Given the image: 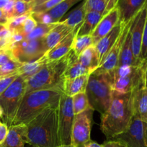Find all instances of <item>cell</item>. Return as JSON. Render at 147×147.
Instances as JSON below:
<instances>
[{"instance_id": "cell-2", "label": "cell", "mask_w": 147, "mask_h": 147, "mask_svg": "<svg viewBox=\"0 0 147 147\" xmlns=\"http://www.w3.org/2000/svg\"><path fill=\"white\" fill-rule=\"evenodd\" d=\"M58 108L46 109L25 124L27 126V144L32 147L60 146Z\"/></svg>"}, {"instance_id": "cell-40", "label": "cell", "mask_w": 147, "mask_h": 147, "mask_svg": "<svg viewBox=\"0 0 147 147\" xmlns=\"http://www.w3.org/2000/svg\"><path fill=\"white\" fill-rule=\"evenodd\" d=\"M13 59L14 57L12 56L11 50L0 51V66H2L9 60Z\"/></svg>"}, {"instance_id": "cell-39", "label": "cell", "mask_w": 147, "mask_h": 147, "mask_svg": "<svg viewBox=\"0 0 147 147\" xmlns=\"http://www.w3.org/2000/svg\"><path fill=\"white\" fill-rule=\"evenodd\" d=\"M141 59L142 61L147 60V14L144 25V33H143L142 45H141Z\"/></svg>"}, {"instance_id": "cell-4", "label": "cell", "mask_w": 147, "mask_h": 147, "mask_svg": "<svg viewBox=\"0 0 147 147\" xmlns=\"http://www.w3.org/2000/svg\"><path fill=\"white\" fill-rule=\"evenodd\" d=\"M69 53L61 59L49 62L27 80L25 94L40 90L56 89L62 92L63 74L67 66Z\"/></svg>"}, {"instance_id": "cell-14", "label": "cell", "mask_w": 147, "mask_h": 147, "mask_svg": "<svg viewBox=\"0 0 147 147\" xmlns=\"http://www.w3.org/2000/svg\"><path fill=\"white\" fill-rule=\"evenodd\" d=\"M144 61L139 66H134L132 70L126 74L116 79L111 84L113 92L120 94H125L134 90L142 75Z\"/></svg>"}, {"instance_id": "cell-49", "label": "cell", "mask_w": 147, "mask_h": 147, "mask_svg": "<svg viewBox=\"0 0 147 147\" xmlns=\"http://www.w3.org/2000/svg\"><path fill=\"white\" fill-rule=\"evenodd\" d=\"M56 147H76L75 146H74L73 144H63V145H60Z\"/></svg>"}, {"instance_id": "cell-42", "label": "cell", "mask_w": 147, "mask_h": 147, "mask_svg": "<svg viewBox=\"0 0 147 147\" xmlns=\"http://www.w3.org/2000/svg\"><path fill=\"white\" fill-rule=\"evenodd\" d=\"M105 11L104 15L116 7L119 2V0H105Z\"/></svg>"}, {"instance_id": "cell-21", "label": "cell", "mask_w": 147, "mask_h": 147, "mask_svg": "<svg viewBox=\"0 0 147 147\" xmlns=\"http://www.w3.org/2000/svg\"><path fill=\"white\" fill-rule=\"evenodd\" d=\"M74 29V28L67 26L64 24L57 22V24L43 38V42H44L46 52L56 46L62 39L64 38Z\"/></svg>"}, {"instance_id": "cell-46", "label": "cell", "mask_w": 147, "mask_h": 147, "mask_svg": "<svg viewBox=\"0 0 147 147\" xmlns=\"http://www.w3.org/2000/svg\"><path fill=\"white\" fill-rule=\"evenodd\" d=\"M83 147H103L102 144H100L98 143L95 142L94 141H92L91 139L89 141H87V143L84 144Z\"/></svg>"}, {"instance_id": "cell-30", "label": "cell", "mask_w": 147, "mask_h": 147, "mask_svg": "<svg viewBox=\"0 0 147 147\" xmlns=\"http://www.w3.org/2000/svg\"><path fill=\"white\" fill-rule=\"evenodd\" d=\"M72 105L74 115L80 114L88 109L92 108L85 92L78 93L72 97Z\"/></svg>"}, {"instance_id": "cell-50", "label": "cell", "mask_w": 147, "mask_h": 147, "mask_svg": "<svg viewBox=\"0 0 147 147\" xmlns=\"http://www.w3.org/2000/svg\"><path fill=\"white\" fill-rule=\"evenodd\" d=\"M146 78L147 82V60H146Z\"/></svg>"}, {"instance_id": "cell-33", "label": "cell", "mask_w": 147, "mask_h": 147, "mask_svg": "<svg viewBox=\"0 0 147 147\" xmlns=\"http://www.w3.org/2000/svg\"><path fill=\"white\" fill-rule=\"evenodd\" d=\"M32 5L30 3L25 2L24 0H15L12 18L22 16L28 13H32Z\"/></svg>"}, {"instance_id": "cell-24", "label": "cell", "mask_w": 147, "mask_h": 147, "mask_svg": "<svg viewBox=\"0 0 147 147\" xmlns=\"http://www.w3.org/2000/svg\"><path fill=\"white\" fill-rule=\"evenodd\" d=\"M87 13L85 7V0L80 2V5L72 10L69 11L59 22L63 23L72 28H75L82 24Z\"/></svg>"}, {"instance_id": "cell-37", "label": "cell", "mask_w": 147, "mask_h": 147, "mask_svg": "<svg viewBox=\"0 0 147 147\" xmlns=\"http://www.w3.org/2000/svg\"><path fill=\"white\" fill-rule=\"evenodd\" d=\"M19 76L18 73L13 74L7 77H1L0 78V95L7 89V87L12 84L14 80Z\"/></svg>"}, {"instance_id": "cell-47", "label": "cell", "mask_w": 147, "mask_h": 147, "mask_svg": "<svg viewBox=\"0 0 147 147\" xmlns=\"http://www.w3.org/2000/svg\"><path fill=\"white\" fill-rule=\"evenodd\" d=\"M47 1H49V0H35L33 2H32V3H30V4H31V5H32V7H33L37 6V5H41V4L44 3V2H47Z\"/></svg>"}, {"instance_id": "cell-55", "label": "cell", "mask_w": 147, "mask_h": 147, "mask_svg": "<svg viewBox=\"0 0 147 147\" xmlns=\"http://www.w3.org/2000/svg\"><path fill=\"white\" fill-rule=\"evenodd\" d=\"M0 147H4V146H2V145H0Z\"/></svg>"}, {"instance_id": "cell-22", "label": "cell", "mask_w": 147, "mask_h": 147, "mask_svg": "<svg viewBox=\"0 0 147 147\" xmlns=\"http://www.w3.org/2000/svg\"><path fill=\"white\" fill-rule=\"evenodd\" d=\"M90 75V74H85L70 80H64L62 92L72 97L78 93L85 92Z\"/></svg>"}, {"instance_id": "cell-52", "label": "cell", "mask_w": 147, "mask_h": 147, "mask_svg": "<svg viewBox=\"0 0 147 147\" xmlns=\"http://www.w3.org/2000/svg\"><path fill=\"white\" fill-rule=\"evenodd\" d=\"M25 2H28V3H32V2H33L35 0H24Z\"/></svg>"}, {"instance_id": "cell-44", "label": "cell", "mask_w": 147, "mask_h": 147, "mask_svg": "<svg viewBox=\"0 0 147 147\" xmlns=\"http://www.w3.org/2000/svg\"><path fill=\"white\" fill-rule=\"evenodd\" d=\"M103 147H123L118 142L113 140H107L102 144Z\"/></svg>"}, {"instance_id": "cell-20", "label": "cell", "mask_w": 147, "mask_h": 147, "mask_svg": "<svg viewBox=\"0 0 147 147\" xmlns=\"http://www.w3.org/2000/svg\"><path fill=\"white\" fill-rule=\"evenodd\" d=\"M147 0H119L117 8L119 10L120 21L127 23L135 17Z\"/></svg>"}, {"instance_id": "cell-5", "label": "cell", "mask_w": 147, "mask_h": 147, "mask_svg": "<svg viewBox=\"0 0 147 147\" xmlns=\"http://www.w3.org/2000/svg\"><path fill=\"white\" fill-rule=\"evenodd\" d=\"M85 92L92 109L101 115L104 114L110 107L113 92L107 76L92 72L89 77Z\"/></svg>"}, {"instance_id": "cell-45", "label": "cell", "mask_w": 147, "mask_h": 147, "mask_svg": "<svg viewBox=\"0 0 147 147\" xmlns=\"http://www.w3.org/2000/svg\"><path fill=\"white\" fill-rule=\"evenodd\" d=\"M8 22H9V20L5 16L2 9H0V25H3L6 26Z\"/></svg>"}, {"instance_id": "cell-17", "label": "cell", "mask_w": 147, "mask_h": 147, "mask_svg": "<svg viewBox=\"0 0 147 147\" xmlns=\"http://www.w3.org/2000/svg\"><path fill=\"white\" fill-rule=\"evenodd\" d=\"M119 22L120 13L117 7L103 15L101 20L100 21L92 33L94 46L100 39L102 38L105 35L112 30L113 28Z\"/></svg>"}, {"instance_id": "cell-16", "label": "cell", "mask_w": 147, "mask_h": 147, "mask_svg": "<svg viewBox=\"0 0 147 147\" xmlns=\"http://www.w3.org/2000/svg\"><path fill=\"white\" fill-rule=\"evenodd\" d=\"M81 25L82 24L76 27L64 38L62 39L59 43H58L56 46H53L52 49L45 53L43 58L46 59L48 63L61 59L70 52V51L71 50L74 39L78 33L79 29Z\"/></svg>"}, {"instance_id": "cell-36", "label": "cell", "mask_w": 147, "mask_h": 147, "mask_svg": "<svg viewBox=\"0 0 147 147\" xmlns=\"http://www.w3.org/2000/svg\"><path fill=\"white\" fill-rule=\"evenodd\" d=\"M63 1V0H49V1H47V2L41 4V5L33 7L32 10H31V12L32 13H40V12H47L49 9L56 7V5L60 4Z\"/></svg>"}, {"instance_id": "cell-7", "label": "cell", "mask_w": 147, "mask_h": 147, "mask_svg": "<svg viewBox=\"0 0 147 147\" xmlns=\"http://www.w3.org/2000/svg\"><path fill=\"white\" fill-rule=\"evenodd\" d=\"M123 147H147V123L134 115L128 129L111 139Z\"/></svg>"}, {"instance_id": "cell-28", "label": "cell", "mask_w": 147, "mask_h": 147, "mask_svg": "<svg viewBox=\"0 0 147 147\" xmlns=\"http://www.w3.org/2000/svg\"><path fill=\"white\" fill-rule=\"evenodd\" d=\"M47 63L48 62L43 56L40 59L34 62L22 63L20 68L18 69V74H19V75L22 76L23 78L28 80L34 74H35L39 70H40L43 66H45Z\"/></svg>"}, {"instance_id": "cell-56", "label": "cell", "mask_w": 147, "mask_h": 147, "mask_svg": "<svg viewBox=\"0 0 147 147\" xmlns=\"http://www.w3.org/2000/svg\"><path fill=\"white\" fill-rule=\"evenodd\" d=\"M0 72H1V66H0Z\"/></svg>"}, {"instance_id": "cell-6", "label": "cell", "mask_w": 147, "mask_h": 147, "mask_svg": "<svg viewBox=\"0 0 147 147\" xmlns=\"http://www.w3.org/2000/svg\"><path fill=\"white\" fill-rule=\"evenodd\" d=\"M27 80L19 75L0 95V108L3 123L11 126L26 92Z\"/></svg>"}, {"instance_id": "cell-19", "label": "cell", "mask_w": 147, "mask_h": 147, "mask_svg": "<svg viewBox=\"0 0 147 147\" xmlns=\"http://www.w3.org/2000/svg\"><path fill=\"white\" fill-rule=\"evenodd\" d=\"M27 144V126L20 123L8 127L5 141L1 145L4 147H25Z\"/></svg>"}, {"instance_id": "cell-12", "label": "cell", "mask_w": 147, "mask_h": 147, "mask_svg": "<svg viewBox=\"0 0 147 147\" xmlns=\"http://www.w3.org/2000/svg\"><path fill=\"white\" fill-rule=\"evenodd\" d=\"M147 14V2L141 10L135 15L133 20L131 28V43L134 58L138 63H141L144 61L141 59V45H142L143 33Z\"/></svg>"}, {"instance_id": "cell-54", "label": "cell", "mask_w": 147, "mask_h": 147, "mask_svg": "<svg viewBox=\"0 0 147 147\" xmlns=\"http://www.w3.org/2000/svg\"><path fill=\"white\" fill-rule=\"evenodd\" d=\"M144 121L147 123V113H146V117H145V119H144Z\"/></svg>"}, {"instance_id": "cell-18", "label": "cell", "mask_w": 147, "mask_h": 147, "mask_svg": "<svg viewBox=\"0 0 147 147\" xmlns=\"http://www.w3.org/2000/svg\"><path fill=\"white\" fill-rule=\"evenodd\" d=\"M126 23H123L120 21L115 27L110 31L106 35H105L102 38L100 39L95 45L96 50L98 53L99 59H100V65L101 64L108 54L110 49H112L113 45L116 42L118 36L121 34L124 25Z\"/></svg>"}, {"instance_id": "cell-1", "label": "cell", "mask_w": 147, "mask_h": 147, "mask_svg": "<svg viewBox=\"0 0 147 147\" xmlns=\"http://www.w3.org/2000/svg\"><path fill=\"white\" fill-rule=\"evenodd\" d=\"M135 88L125 94L113 92L110 107L102 115L100 123L102 132L107 140L124 132L129 127L135 114Z\"/></svg>"}, {"instance_id": "cell-13", "label": "cell", "mask_w": 147, "mask_h": 147, "mask_svg": "<svg viewBox=\"0 0 147 147\" xmlns=\"http://www.w3.org/2000/svg\"><path fill=\"white\" fill-rule=\"evenodd\" d=\"M84 0H63L49 11L40 13H32V16L38 23H57L59 21L77 4Z\"/></svg>"}, {"instance_id": "cell-43", "label": "cell", "mask_w": 147, "mask_h": 147, "mask_svg": "<svg viewBox=\"0 0 147 147\" xmlns=\"http://www.w3.org/2000/svg\"><path fill=\"white\" fill-rule=\"evenodd\" d=\"M8 131V126L5 123L0 124V145L4 142Z\"/></svg>"}, {"instance_id": "cell-15", "label": "cell", "mask_w": 147, "mask_h": 147, "mask_svg": "<svg viewBox=\"0 0 147 147\" xmlns=\"http://www.w3.org/2000/svg\"><path fill=\"white\" fill-rule=\"evenodd\" d=\"M135 114L144 121L147 113V82L146 78V60L143 64L142 75L135 88L134 94Z\"/></svg>"}, {"instance_id": "cell-41", "label": "cell", "mask_w": 147, "mask_h": 147, "mask_svg": "<svg viewBox=\"0 0 147 147\" xmlns=\"http://www.w3.org/2000/svg\"><path fill=\"white\" fill-rule=\"evenodd\" d=\"M15 0H10L6 5L5 7L2 9L4 13H5V16L7 17L8 20H11L12 18V15H13V10H14V5H15Z\"/></svg>"}, {"instance_id": "cell-38", "label": "cell", "mask_w": 147, "mask_h": 147, "mask_svg": "<svg viewBox=\"0 0 147 147\" xmlns=\"http://www.w3.org/2000/svg\"><path fill=\"white\" fill-rule=\"evenodd\" d=\"M37 25H38V22L34 19L33 17L32 16V13H31V15H29L28 18L24 22L23 27H22V32L25 33V35H28L35 29Z\"/></svg>"}, {"instance_id": "cell-48", "label": "cell", "mask_w": 147, "mask_h": 147, "mask_svg": "<svg viewBox=\"0 0 147 147\" xmlns=\"http://www.w3.org/2000/svg\"><path fill=\"white\" fill-rule=\"evenodd\" d=\"M10 0H0V9H3Z\"/></svg>"}, {"instance_id": "cell-29", "label": "cell", "mask_w": 147, "mask_h": 147, "mask_svg": "<svg viewBox=\"0 0 147 147\" xmlns=\"http://www.w3.org/2000/svg\"><path fill=\"white\" fill-rule=\"evenodd\" d=\"M93 39L92 35H77L74 39L72 43L71 50L76 56L79 57L80 54L87 48L93 46Z\"/></svg>"}, {"instance_id": "cell-35", "label": "cell", "mask_w": 147, "mask_h": 147, "mask_svg": "<svg viewBox=\"0 0 147 147\" xmlns=\"http://www.w3.org/2000/svg\"><path fill=\"white\" fill-rule=\"evenodd\" d=\"M85 7L87 12L95 11L100 12L104 15L105 11V0H85Z\"/></svg>"}, {"instance_id": "cell-27", "label": "cell", "mask_w": 147, "mask_h": 147, "mask_svg": "<svg viewBox=\"0 0 147 147\" xmlns=\"http://www.w3.org/2000/svg\"><path fill=\"white\" fill-rule=\"evenodd\" d=\"M103 15L100 12L95 11H88L85 15L84 21L82 24L81 27L79 29L78 35H92L93 31L101 19L102 18Z\"/></svg>"}, {"instance_id": "cell-9", "label": "cell", "mask_w": 147, "mask_h": 147, "mask_svg": "<svg viewBox=\"0 0 147 147\" xmlns=\"http://www.w3.org/2000/svg\"><path fill=\"white\" fill-rule=\"evenodd\" d=\"M11 51L14 59L22 63L38 61L46 53L43 38H25L15 43Z\"/></svg>"}, {"instance_id": "cell-53", "label": "cell", "mask_w": 147, "mask_h": 147, "mask_svg": "<svg viewBox=\"0 0 147 147\" xmlns=\"http://www.w3.org/2000/svg\"><path fill=\"white\" fill-rule=\"evenodd\" d=\"M2 112L1 108H0V120H2Z\"/></svg>"}, {"instance_id": "cell-3", "label": "cell", "mask_w": 147, "mask_h": 147, "mask_svg": "<svg viewBox=\"0 0 147 147\" xmlns=\"http://www.w3.org/2000/svg\"><path fill=\"white\" fill-rule=\"evenodd\" d=\"M62 93L61 90L56 89L36 90L26 93L22 98L12 125L26 124L43 110L50 107L58 108Z\"/></svg>"}, {"instance_id": "cell-31", "label": "cell", "mask_w": 147, "mask_h": 147, "mask_svg": "<svg viewBox=\"0 0 147 147\" xmlns=\"http://www.w3.org/2000/svg\"><path fill=\"white\" fill-rule=\"evenodd\" d=\"M57 23L43 24L38 23L35 29L26 35L27 39H40L43 38L49 32V31L55 26Z\"/></svg>"}, {"instance_id": "cell-34", "label": "cell", "mask_w": 147, "mask_h": 147, "mask_svg": "<svg viewBox=\"0 0 147 147\" xmlns=\"http://www.w3.org/2000/svg\"><path fill=\"white\" fill-rule=\"evenodd\" d=\"M31 13L26 14V15H22V16L16 17L9 20L8 23L7 24L6 28H7L11 32H15V31H22V27H23L24 22L25 20L28 18Z\"/></svg>"}, {"instance_id": "cell-10", "label": "cell", "mask_w": 147, "mask_h": 147, "mask_svg": "<svg viewBox=\"0 0 147 147\" xmlns=\"http://www.w3.org/2000/svg\"><path fill=\"white\" fill-rule=\"evenodd\" d=\"M94 110L88 109L84 112L74 115L71 128V144L76 147H83L90 140L92 118Z\"/></svg>"}, {"instance_id": "cell-8", "label": "cell", "mask_w": 147, "mask_h": 147, "mask_svg": "<svg viewBox=\"0 0 147 147\" xmlns=\"http://www.w3.org/2000/svg\"><path fill=\"white\" fill-rule=\"evenodd\" d=\"M74 113L72 97L62 93L58 108V126L60 145L71 144V128Z\"/></svg>"}, {"instance_id": "cell-32", "label": "cell", "mask_w": 147, "mask_h": 147, "mask_svg": "<svg viewBox=\"0 0 147 147\" xmlns=\"http://www.w3.org/2000/svg\"><path fill=\"white\" fill-rule=\"evenodd\" d=\"M22 63L13 59L9 60L4 65L1 66V72H0V78L7 77L13 74H18V69L20 68Z\"/></svg>"}, {"instance_id": "cell-23", "label": "cell", "mask_w": 147, "mask_h": 147, "mask_svg": "<svg viewBox=\"0 0 147 147\" xmlns=\"http://www.w3.org/2000/svg\"><path fill=\"white\" fill-rule=\"evenodd\" d=\"M91 71L84 67L78 60V57L75 56L73 51L71 50L69 53V61L67 66L63 74L64 80L76 78L85 74H91Z\"/></svg>"}, {"instance_id": "cell-25", "label": "cell", "mask_w": 147, "mask_h": 147, "mask_svg": "<svg viewBox=\"0 0 147 147\" xmlns=\"http://www.w3.org/2000/svg\"><path fill=\"white\" fill-rule=\"evenodd\" d=\"M143 63V62H142ZM141 63H138L137 61L134 58V53H133L132 43H131V28L129 32H128L126 38L123 44L121 49V54H120L119 63L118 66H139Z\"/></svg>"}, {"instance_id": "cell-51", "label": "cell", "mask_w": 147, "mask_h": 147, "mask_svg": "<svg viewBox=\"0 0 147 147\" xmlns=\"http://www.w3.org/2000/svg\"><path fill=\"white\" fill-rule=\"evenodd\" d=\"M5 25H0V32H1V31L2 30L4 29V28H5Z\"/></svg>"}, {"instance_id": "cell-26", "label": "cell", "mask_w": 147, "mask_h": 147, "mask_svg": "<svg viewBox=\"0 0 147 147\" xmlns=\"http://www.w3.org/2000/svg\"><path fill=\"white\" fill-rule=\"evenodd\" d=\"M78 60L84 67L92 73L100 66V59L95 46H90L79 56Z\"/></svg>"}, {"instance_id": "cell-57", "label": "cell", "mask_w": 147, "mask_h": 147, "mask_svg": "<svg viewBox=\"0 0 147 147\" xmlns=\"http://www.w3.org/2000/svg\"><path fill=\"white\" fill-rule=\"evenodd\" d=\"M2 123V122H1V121H0V124H1V123Z\"/></svg>"}, {"instance_id": "cell-11", "label": "cell", "mask_w": 147, "mask_h": 147, "mask_svg": "<svg viewBox=\"0 0 147 147\" xmlns=\"http://www.w3.org/2000/svg\"><path fill=\"white\" fill-rule=\"evenodd\" d=\"M133 18L132 20L127 22L125 25H124L122 31H121V34L118 36V39H117L116 42L112 49H110L109 51L108 54L107 55L105 60L103 61L102 63L100 65L98 68L96 69L94 73L96 74H106L108 72L111 71L113 69H115L117 66H118V63H119V59H120V54H121V49H122L123 44L125 40V38H126L128 32H129L130 28H131V25L133 22Z\"/></svg>"}]
</instances>
